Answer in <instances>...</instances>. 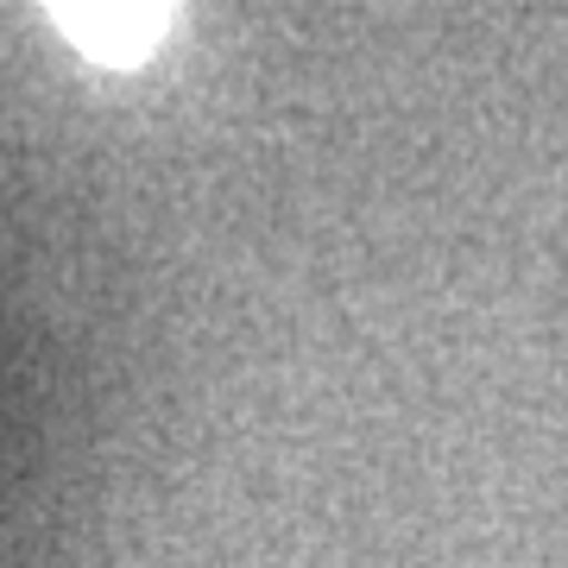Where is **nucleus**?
Returning a JSON list of instances; mask_svg holds the SVG:
<instances>
[{"label":"nucleus","mask_w":568,"mask_h":568,"mask_svg":"<svg viewBox=\"0 0 568 568\" xmlns=\"http://www.w3.org/2000/svg\"><path fill=\"white\" fill-rule=\"evenodd\" d=\"M51 20L102 63H140L171 26L178 0H44Z\"/></svg>","instance_id":"obj_1"}]
</instances>
